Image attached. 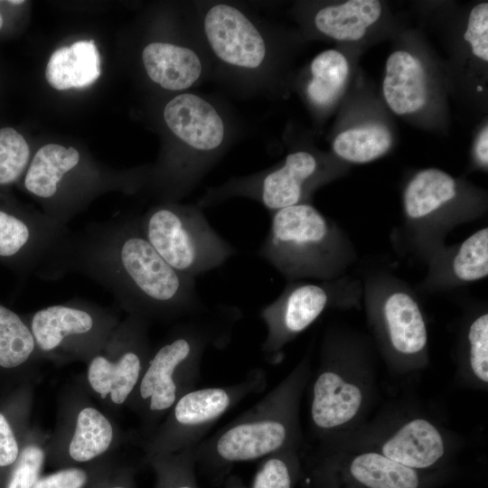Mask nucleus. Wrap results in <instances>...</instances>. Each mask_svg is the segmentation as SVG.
<instances>
[{"mask_svg":"<svg viewBox=\"0 0 488 488\" xmlns=\"http://www.w3.org/2000/svg\"><path fill=\"white\" fill-rule=\"evenodd\" d=\"M311 488H436L447 471L419 472L384 455L338 447L324 442L302 465Z\"/></svg>","mask_w":488,"mask_h":488,"instance_id":"nucleus-12","label":"nucleus"},{"mask_svg":"<svg viewBox=\"0 0 488 488\" xmlns=\"http://www.w3.org/2000/svg\"><path fill=\"white\" fill-rule=\"evenodd\" d=\"M266 386L265 371L256 368L234 384L186 392L151 436L140 442L145 456L175 453L196 446L222 415L248 396L263 391Z\"/></svg>","mask_w":488,"mask_h":488,"instance_id":"nucleus-10","label":"nucleus"},{"mask_svg":"<svg viewBox=\"0 0 488 488\" xmlns=\"http://www.w3.org/2000/svg\"><path fill=\"white\" fill-rule=\"evenodd\" d=\"M391 145L389 131L380 125L350 128L334 139L333 148L343 160L368 163L383 155Z\"/></svg>","mask_w":488,"mask_h":488,"instance_id":"nucleus-25","label":"nucleus"},{"mask_svg":"<svg viewBox=\"0 0 488 488\" xmlns=\"http://www.w3.org/2000/svg\"><path fill=\"white\" fill-rule=\"evenodd\" d=\"M310 70L308 97L318 106L331 104L347 80L349 65L346 58L336 50L324 51L312 61Z\"/></svg>","mask_w":488,"mask_h":488,"instance_id":"nucleus-26","label":"nucleus"},{"mask_svg":"<svg viewBox=\"0 0 488 488\" xmlns=\"http://www.w3.org/2000/svg\"><path fill=\"white\" fill-rule=\"evenodd\" d=\"M371 324L390 368L399 373L427 362V328L417 300L403 289L388 290L369 311Z\"/></svg>","mask_w":488,"mask_h":488,"instance_id":"nucleus-13","label":"nucleus"},{"mask_svg":"<svg viewBox=\"0 0 488 488\" xmlns=\"http://www.w3.org/2000/svg\"><path fill=\"white\" fill-rule=\"evenodd\" d=\"M200 315L174 325L153 349L127 405L141 422L139 442L151 436L183 394L195 389L205 350L225 344L229 329L238 317L237 309L230 307L218 308L208 318L200 319Z\"/></svg>","mask_w":488,"mask_h":488,"instance_id":"nucleus-2","label":"nucleus"},{"mask_svg":"<svg viewBox=\"0 0 488 488\" xmlns=\"http://www.w3.org/2000/svg\"><path fill=\"white\" fill-rule=\"evenodd\" d=\"M204 34L215 55L234 67L256 69L267 53L263 36L239 9L227 4L211 6L203 21Z\"/></svg>","mask_w":488,"mask_h":488,"instance_id":"nucleus-16","label":"nucleus"},{"mask_svg":"<svg viewBox=\"0 0 488 488\" xmlns=\"http://www.w3.org/2000/svg\"><path fill=\"white\" fill-rule=\"evenodd\" d=\"M49 435L40 428L31 430L22 446L6 488H32L41 477V472L47 460Z\"/></svg>","mask_w":488,"mask_h":488,"instance_id":"nucleus-30","label":"nucleus"},{"mask_svg":"<svg viewBox=\"0 0 488 488\" xmlns=\"http://www.w3.org/2000/svg\"><path fill=\"white\" fill-rule=\"evenodd\" d=\"M465 40L471 44L473 53L484 61H488V4L475 5L468 18Z\"/></svg>","mask_w":488,"mask_h":488,"instance_id":"nucleus-33","label":"nucleus"},{"mask_svg":"<svg viewBox=\"0 0 488 488\" xmlns=\"http://www.w3.org/2000/svg\"><path fill=\"white\" fill-rule=\"evenodd\" d=\"M120 320L111 309L76 297L37 310L27 323L42 360L63 364L86 363L102 348Z\"/></svg>","mask_w":488,"mask_h":488,"instance_id":"nucleus-7","label":"nucleus"},{"mask_svg":"<svg viewBox=\"0 0 488 488\" xmlns=\"http://www.w3.org/2000/svg\"><path fill=\"white\" fill-rule=\"evenodd\" d=\"M2 25H3V17H2L1 14H0V29H1Z\"/></svg>","mask_w":488,"mask_h":488,"instance_id":"nucleus-40","label":"nucleus"},{"mask_svg":"<svg viewBox=\"0 0 488 488\" xmlns=\"http://www.w3.org/2000/svg\"><path fill=\"white\" fill-rule=\"evenodd\" d=\"M23 443L20 444L9 418L0 411V467H7L15 463Z\"/></svg>","mask_w":488,"mask_h":488,"instance_id":"nucleus-35","label":"nucleus"},{"mask_svg":"<svg viewBox=\"0 0 488 488\" xmlns=\"http://www.w3.org/2000/svg\"><path fill=\"white\" fill-rule=\"evenodd\" d=\"M104 488H133V487H132V483L129 479V475L127 474H125L124 478L122 480L114 482Z\"/></svg>","mask_w":488,"mask_h":488,"instance_id":"nucleus-37","label":"nucleus"},{"mask_svg":"<svg viewBox=\"0 0 488 488\" xmlns=\"http://www.w3.org/2000/svg\"><path fill=\"white\" fill-rule=\"evenodd\" d=\"M90 477L85 467L68 466L40 477L32 488H86Z\"/></svg>","mask_w":488,"mask_h":488,"instance_id":"nucleus-34","label":"nucleus"},{"mask_svg":"<svg viewBox=\"0 0 488 488\" xmlns=\"http://www.w3.org/2000/svg\"><path fill=\"white\" fill-rule=\"evenodd\" d=\"M302 477L298 447H289L262 459L249 488H295Z\"/></svg>","mask_w":488,"mask_h":488,"instance_id":"nucleus-27","label":"nucleus"},{"mask_svg":"<svg viewBox=\"0 0 488 488\" xmlns=\"http://www.w3.org/2000/svg\"><path fill=\"white\" fill-rule=\"evenodd\" d=\"M42 361L28 325L19 314L0 305V369L29 370Z\"/></svg>","mask_w":488,"mask_h":488,"instance_id":"nucleus-24","label":"nucleus"},{"mask_svg":"<svg viewBox=\"0 0 488 488\" xmlns=\"http://www.w3.org/2000/svg\"><path fill=\"white\" fill-rule=\"evenodd\" d=\"M385 100L398 115L419 110L427 101V80L421 62L412 54L398 51L389 55L382 85Z\"/></svg>","mask_w":488,"mask_h":488,"instance_id":"nucleus-19","label":"nucleus"},{"mask_svg":"<svg viewBox=\"0 0 488 488\" xmlns=\"http://www.w3.org/2000/svg\"><path fill=\"white\" fill-rule=\"evenodd\" d=\"M127 439L78 379L59 397L56 426L47 443V459L68 465L92 464L111 456Z\"/></svg>","mask_w":488,"mask_h":488,"instance_id":"nucleus-11","label":"nucleus"},{"mask_svg":"<svg viewBox=\"0 0 488 488\" xmlns=\"http://www.w3.org/2000/svg\"><path fill=\"white\" fill-rule=\"evenodd\" d=\"M164 119L168 128L197 154L206 155L223 143L224 123L216 108L193 93H182L164 107Z\"/></svg>","mask_w":488,"mask_h":488,"instance_id":"nucleus-17","label":"nucleus"},{"mask_svg":"<svg viewBox=\"0 0 488 488\" xmlns=\"http://www.w3.org/2000/svg\"><path fill=\"white\" fill-rule=\"evenodd\" d=\"M338 447L375 452L419 472L447 471L455 450L453 440L436 422L422 416H402L320 440Z\"/></svg>","mask_w":488,"mask_h":488,"instance_id":"nucleus-9","label":"nucleus"},{"mask_svg":"<svg viewBox=\"0 0 488 488\" xmlns=\"http://www.w3.org/2000/svg\"><path fill=\"white\" fill-rule=\"evenodd\" d=\"M9 4H12V5H22L24 3L23 0H10V1H7Z\"/></svg>","mask_w":488,"mask_h":488,"instance_id":"nucleus-39","label":"nucleus"},{"mask_svg":"<svg viewBox=\"0 0 488 488\" xmlns=\"http://www.w3.org/2000/svg\"><path fill=\"white\" fill-rule=\"evenodd\" d=\"M333 286L292 281L281 295L260 311L267 328L262 352L273 356L306 330L335 298Z\"/></svg>","mask_w":488,"mask_h":488,"instance_id":"nucleus-14","label":"nucleus"},{"mask_svg":"<svg viewBox=\"0 0 488 488\" xmlns=\"http://www.w3.org/2000/svg\"><path fill=\"white\" fill-rule=\"evenodd\" d=\"M149 320L127 314L80 378L89 395L111 417L127 407L147 366L153 348Z\"/></svg>","mask_w":488,"mask_h":488,"instance_id":"nucleus-8","label":"nucleus"},{"mask_svg":"<svg viewBox=\"0 0 488 488\" xmlns=\"http://www.w3.org/2000/svg\"><path fill=\"white\" fill-rule=\"evenodd\" d=\"M463 377L483 389L488 383V314L482 313L470 323L466 332Z\"/></svg>","mask_w":488,"mask_h":488,"instance_id":"nucleus-28","label":"nucleus"},{"mask_svg":"<svg viewBox=\"0 0 488 488\" xmlns=\"http://www.w3.org/2000/svg\"><path fill=\"white\" fill-rule=\"evenodd\" d=\"M56 280L77 273L106 288L127 314L169 321L206 309L194 278L174 270L142 232L138 218L92 222L71 232L36 271Z\"/></svg>","mask_w":488,"mask_h":488,"instance_id":"nucleus-1","label":"nucleus"},{"mask_svg":"<svg viewBox=\"0 0 488 488\" xmlns=\"http://www.w3.org/2000/svg\"><path fill=\"white\" fill-rule=\"evenodd\" d=\"M475 154L479 163L482 165L487 166L488 164V128L487 127L483 129L478 136Z\"/></svg>","mask_w":488,"mask_h":488,"instance_id":"nucleus-36","label":"nucleus"},{"mask_svg":"<svg viewBox=\"0 0 488 488\" xmlns=\"http://www.w3.org/2000/svg\"><path fill=\"white\" fill-rule=\"evenodd\" d=\"M318 170L315 157L305 151L286 155L284 164L262 175L241 180L212 191L202 200L204 204L215 202L230 195H245L258 200L269 211L303 203L305 186Z\"/></svg>","mask_w":488,"mask_h":488,"instance_id":"nucleus-15","label":"nucleus"},{"mask_svg":"<svg viewBox=\"0 0 488 488\" xmlns=\"http://www.w3.org/2000/svg\"><path fill=\"white\" fill-rule=\"evenodd\" d=\"M99 74V54L92 40L57 49L51 55L45 70L48 83L58 90L88 87Z\"/></svg>","mask_w":488,"mask_h":488,"instance_id":"nucleus-21","label":"nucleus"},{"mask_svg":"<svg viewBox=\"0 0 488 488\" xmlns=\"http://www.w3.org/2000/svg\"><path fill=\"white\" fill-rule=\"evenodd\" d=\"M142 61L148 77L168 90L189 89L202 72L201 59L193 50L168 42L146 45Z\"/></svg>","mask_w":488,"mask_h":488,"instance_id":"nucleus-18","label":"nucleus"},{"mask_svg":"<svg viewBox=\"0 0 488 488\" xmlns=\"http://www.w3.org/2000/svg\"><path fill=\"white\" fill-rule=\"evenodd\" d=\"M139 222L145 237L164 261L191 278L219 267L236 252L196 206H155Z\"/></svg>","mask_w":488,"mask_h":488,"instance_id":"nucleus-6","label":"nucleus"},{"mask_svg":"<svg viewBox=\"0 0 488 488\" xmlns=\"http://www.w3.org/2000/svg\"><path fill=\"white\" fill-rule=\"evenodd\" d=\"M194 446L171 454L145 456L156 473V488H199Z\"/></svg>","mask_w":488,"mask_h":488,"instance_id":"nucleus-29","label":"nucleus"},{"mask_svg":"<svg viewBox=\"0 0 488 488\" xmlns=\"http://www.w3.org/2000/svg\"><path fill=\"white\" fill-rule=\"evenodd\" d=\"M457 194L455 179L436 168L418 173L404 192V210L408 221L431 224L432 220Z\"/></svg>","mask_w":488,"mask_h":488,"instance_id":"nucleus-20","label":"nucleus"},{"mask_svg":"<svg viewBox=\"0 0 488 488\" xmlns=\"http://www.w3.org/2000/svg\"><path fill=\"white\" fill-rule=\"evenodd\" d=\"M80 161V154L76 148L47 144L33 155L26 170L24 187L45 204L53 196L61 174Z\"/></svg>","mask_w":488,"mask_h":488,"instance_id":"nucleus-23","label":"nucleus"},{"mask_svg":"<svg viewBox=\"0 0 488 488\" xmlns=\"http://www.w3.org/2000/svg\"><path fill=\"white\" fill-rule=\"evenodd\" d=\"M374 374L368 361L345 350V343L324 339L312 386L310 421L319 440L356 428L369 408Z\"/></svg>","mask_w":488,"mask_h":488,"instance_id":"nucleus-5","label":"nucleus"},{"mask_svg":"<svg viewBox=\"0 0 488 488\" xmlns=\"http://www.w3.org/2000/svg\"><path fill=\"white\" fill-rule=\"evenodd\" d=\"M451 270L461 282H473L488 274V229L483 228L469 236L455 254Z\"/></svg>","mask_w":488,"mask_h":488,"instance_id":"nucleus-31","label":"nucleus"},{"mask_svg":"<svg viewBox=\"0 0 488 488\" xmlns=\"http://www.w3.org/2000/svg\"><path fill=\"white\" fill-rule=\"evenodd\" d=\"M224 488H249L237 476H230L227 478Z\"/></svg>","mask_w":488,"mask_h":488,"instance_id":"nucleus-38","label":"nucleus"},{"mask_svg":"<svg viewBox=\"0 0 488 488\" xmlns=\"http://www.w3.org/2000/svg\"><path fill=\"white\" fill-rule=\"evenodd\" d=\"M29 159L30 148L23 136L12 127L0 128V185L15 182Z\"/></svg>","mask_w":488,"mask_h":488,"instance_id":"nucleus-32","label":"nucleus"},{"mask_svg":"<svg viewBox=\"0 0 488 488\" xmlns=\"http://www.w3.org/2000/svg\"><path fill=\"white\" fill-rule=\"evenodd\" d=\"M258 255L290 282L328 280L344 265L345 244L339 230L309 203L273 211Z\"/></svg>","mask_w":488,"mask_h":488,"instance_id":"nucleus-4","label":"nucleus"},{"mask_svg":"<svg viewBox=\"0 0 488 488\" xmlns=\"http://www.w3.org/2000/svg\"><path fill=\"white\" fill-rule=\"evenodd\" d=\"M310 378V362L302 360L256 405L194 447L196 464L222 473L231 465L300 447L299 408Z\"/></svg>","mask_w":488,"mask_h":488,"instance_id":"nucleus-3","label":"nucleus"},{"mask_svg":"<svg viewBox=\"0 0 488 488\" xmlns=\"http://www.w3.org/2000/svg\"><path fill=\"white\" fill-rule=\"evenodd\" d=\"M380 14L381 5L377 0H350L322 8L314 17V23L321 33L333 39L357 41Z\"/></svg>","mask_w":488,"mask_h":488,"instance_id":"nucleus-22","label":"nucleus"}]
</instances>
